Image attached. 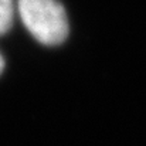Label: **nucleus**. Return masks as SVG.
Listing matches in <instances>:
<instances>
[{"mask_svg":"<svg viewBox=\"0 0 146 146\" xmlns=\"http://www.w3.org/2000/svg\"><path fill=\"white\" fill-rule=\"evenodd\" d=\"M3 68H4V60H3V57H1V54H0V74H1Z\"/></svg>","mask_w":146,"mask_h":146,"instance_id":"3","label":"nucleus"},{"mask_svg":"<svg viewBox=\"0 0 146 146\" xmlns=\"http://www.w3.org/2000/svg\"><path fill=\"white\" fill-rule=\"evenodd\" d=\"M21 20L33 37L46 44H61L68 34V21L58 0H19Z\"/></svg>","mask_w":146,"mask_h":146,"instance_id":"1","label":"nucleus"},{"mask_svg":"<svg viewBox=\"0 0 146 146\" xmlns=\"http://www.w3.org/2000/svg\"><path fill=\"white\" fill-rule=\"evenodd\" d=\"M13 21V0H0V36L9 31Z\"/></svg>","mask_w":146,"mask_h":146,"instance_id":"2","label":"nucleus"}]
</instances>
